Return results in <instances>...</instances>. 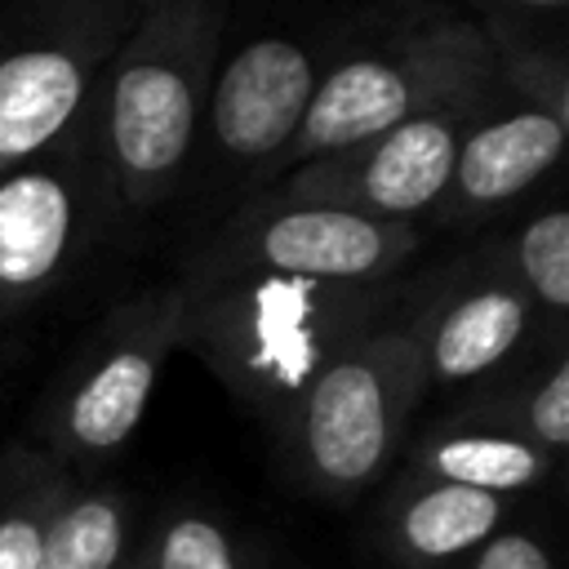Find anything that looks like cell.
<instances>
[{"instance_id":"277c9868","label":"cell","mask_w":569,"mask_h":569,"mask_svg":"<svg viewBox=\"0 0 569 569\" xmlns=\"http://www.w3.org/2000/svg\"><path fill=\"white\" fill-rule=\"evenodd\" d=\"M427 387L418 329H369L342 347L302 391L293 431L302 471L325 493H356L391 462Z\"/></svg>"},{"instance_id":"8fae6325","label":"cell","mask_w":569,"mask_h":569,"mask_svg":"<svg viewBox=\"0 0 569 569\" xmlns=\"http://www.w3.org/2000/svg\"><path fill=\"white\" fill-rule=\"evenodd\" d=\"M560 151H565V120L551 111L525 107L511 116L480 120L458 147L445 196L462 213L493 209L520 196L525 187H533L560 160Z\"/></svg>"},{"instance_id":"4fadbf2b","label":"cell","mask_w":569,"mask_h":569,"mask_svg":"<svg viewBox=\"0 0 569 569\" xmlns=\"http://www.w3.org/2000/svg\"><path fill=\"white\" fill-rule=\"evenodd\" d=\"M502 520H507V498L445 485V480H427L400 502L391 533H396L400 560L445 565V560L476 551L485 538H493L502 529Z\"/></svg>"},{"instance_id":"9a60e30c","label":"cell","mask_w":569,"mask_h":569,"mask_svg":"<svg viewBox=\"0 0 569 569\" xmlns=\"http://www.w3.org/2000/svg\"><path fill=\"white\" fill-rule=\"evenodd\" d=\"M124 565V502L120 493L93 489L58 502L44 525L36 569H120Z\"/></svg>"},{"instance_id":"8992f818","label":"cell","mask_w":569,"mask_h":569,"mask_svg":"<svg viewBox=\"0 0 569 569\" xmlns=\"http://www.w3.org/2000/svg\"><path fill=\"white\" fill-rule=\"evenodd\" d=\"M418 249L413 222H382L333 204H262L236 222L209 276L267 271L373 289Z\"/></svg>"},{"instance_id":"30bf717a","label":"cell","mask_w":569,"mask_h":569,"mask_svg":"<svg viewBox=\"0 0 569 569\" xmlns=\"http://www.w3.org/2000/svg\"><path fill=\"white\" fill-rule=\"evenodd\" d=\"M84 222L76 173L27 160L0 178V316L44 293Z\"/></svg>"},{"instance_id":"ac0fdd59","label":"cell","mask_w":569,"mask_h":569,"mask_svg":"<svg viewBox=\"0 0 569 569\" xmlns=\"http://www.w3.org/2000/svg\"><path fill=\"white\" fill-rule=\"evenodd\" d=\"M151 569H240V556L218 520L187 511L160 529L151 547Z\"/></svg>"},{"instance_id":"7c38bea8","label":"cell","mask_w":569,"mask_h":569,"mask_svg":"<svg viewBox=\"0 0 569 569\" xmlns=\"http://www.w3.org/2000/svg\"><path fill=\"white\" fill-rule=\"evenodd\" d=\"M525 325H529V302H525V293H516L507 284H489V289L453 298L436 316L431 333L422 338L427 378L462 382V378L493 369L498 360L511 356Z\"/></svg>"},{"instance_id":"9c48e42d","label":"cell","mask_w":569,"mask_h":569,"mask_svg":"<svg viewBox=\"0 0 569 569\" xmlns=\"http://www.w3.org/2000/svg\"><path fill=\"white\" fill-rule=\"evenodd\" d=\"M316 58L289 36H258L244 49L227 58L218 80L209 84L204 111H209V133L213 142L240 160H276L293 133L298 120L316 93Z\"/></svg>"},{"instance_id":"6da1fadb","label":"cell","mask_w":569,"mask_h":569,"mask_svg":"<svg viewBox=\"0 0 569 569\" xmlns=\"http://www.w3.org/2000/svg\"><path fill=\"white\" fill-rule=\"evenodd\" d=\"M378 298L360 284H320L231 271L182 284L178 342L267 418H293L311 378L369 333Z\"/></svg>"},{"instance_id":"5b68a950","label":"cell","mask_w":569,"mask_h":569,"mask_svg":"<svg viewBox=\"0 0 569 569\" xmlns=\"http://www.w3.org/2000/svg\"><path fill=\"white\" fill-rule=\"evenodd\" d=\"M480 116L485 102H453L413 116L360 147L280 173L267 204H333L382 222H409L445 196L458 147Z\"/></svg>"},{"instance_id":"3957f363","label":"cell","mask_w":569,"mask_h":569,"mask_svg":"<svg viewBox=\"0 0 569 569\" xmlns=\"http://www.w3.org/2000/svg\"><path fill=\"white\" fill-rule=\"evenodd\" d=\"M493 84L498 58L467 27H436L391 53H356L316 80L293 142L271 160L276 178L307 160L360 147L436 107L489 102Z\"/></svg>"},{"instance_id":"e0dca14e","label":"cell","mask_w":569,"mask_h":569,"mask_svg":"<svg viewBox=\"0 0 569 569\" xmlns=\"http://www.w3.org/2000/svg\"><path fill=\"white\" fill-rule=\"evenodd\" d=\"M516 267L547 311L569 307V213L547 209L516 236Z\"/></svg>"},{"instance_id":"7a4b0ae2","label":"cell","mask_w":569,"mask_h":569,"mask_svg":"<svg viewBox=\"0 0 569 569\" xmlns=\"http://www.w3.org/2000/svg\"><path fill=\"white\" fill-rule=\"evenodd\" d=\"M227 0H138L107 71V160L129 209L160 204L196 142Z\"/></svg>"},{"instance_id":"2e32d148","label":"cell","mask_w":569,"mask_h":569,"mask_svg":"<svg viewBox=\"0 0 569 569\" xmlns=\"http://www.w3.org/2000/svg\"><path fill=\"white\" fill-rule=\"evenodd\" d=\"M67 489L71 485L62 471H53L44 462L27 467L22 485L0 507V569H36L44 525L58 511V502L67 498Z\"/></svg>"},{"instance_id":"ffe728a7","label":"cell","mask_w":569,"mask_h":569,"mask_svg":"<svg viewBox=\"0 0 569 569\" xmlns=\"http://www.w3.org/2000/svg\"><path fill=\"white\" fill-rule=\"evenodd\" d=\"M467 569H551V556L538 538L516 533V529H498L493 538H485L471 551Z\"/></svg>"},{"instance_id":"d6986e66","label":"cell","mask_w":569,"mask_h":569,"mask_svg":"<svg viewBox=\"0 0 569 569\" xmlns=\"http://www.w3.org/2000/svg\"><path fill=\"white\" fill-rule=\"evenodd\" d=\"M525 440L551 458L569 445V360H556L551 373L533 387L525 405Z\"/></svg>"},{"instance_id":"5bb4252c","label":"cell","mask_w":569,"mask_h":569,"mask_svg":"<svg viewBox=\"0 0 569 569\" xmlns=\"http://www.w3.org/2000/svg\"><path fill=\"white\" fill-rule=\"evenodd\" d=\"M418 471L427 480L507 498L516 489L542 485L551 471V453L511 431H449L418 453Z\"/></svg>"},{"instance_id":"44dd1931","label":"cell","mask_w":569,"mask_h":569,"mask_svg":"<svg viewBox=\"0 0 569 569\" xmlns=\"http://www.w3.org/2000/svg\"><path fill=\"white\" fill-rule=\"evenodd\" d=\"M502 4H525V9H560L565 0H502Z\"/></svg>"},{"instance_id":"52a82bcc","label":"cell","mask_w":569,"mask_h":569,"mask_svg":"<svg viewBox=\"0 0 569 569\" xmlns=\"http://www.w3.org/2000/svg\"><path fill=\"white\" fill-rule=\"evenodd\" d=\"M178 320H182V284L156 289L116 316L102 351L84 365V373L76 378V387L58 409L62 449L102 458L133 436V427L147 413L156 373L164 356L178 347Z\"/></svg>"},{"instance_id":"ba28073f","label":"cell","mask_w":569,"mask_h":569,"mask_svg":"<svg viewBox=\"0 0 569 569\" xmlns=\"http://www.w3.org/2000/svg\"><path fill=\"white\" fill-rule=\"evenodd\" d=\"M120 27L76 22L49 40L0 53V178L36 160L84 107L93 71L111 62Z\"/></svg>"},{"instance_id":"7402d4cb","label":"cell","mask_w":569,"mask_h":569,"mask_svg":"<svg viewBox=\"0 0 569 569\" xmlns=\"http://www.w3.org/2000/svg\"><path fill=\"white\" fill-rule=\"evenodd\" d=\"M120 569H142V560H133V565H120Z\"/></svg>"}]
</instances>
